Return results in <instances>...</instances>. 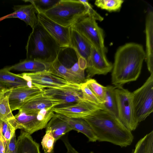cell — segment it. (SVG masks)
<instances>
[{"mask_svg":"<svg viewBox=\"0 0 153 153\" xmlns=\"http://www.w3.org/2000/svg\"><path fill=\"white\" fill-rule=\"evenodd\" d=\"M146 53L142 45L128 43L120 47L115 55L111 73L114 86L121 87L136 80L141 73Z\"/></svg>","mask_w":153,"mask_h":153,"instance_id":"6da1fadb","label":"cell"},{"mask_svg":"<svg viewBox=\"0 0 153 153\" xmlns=\"http://www.w3.org/2000/svg\"><path fill=\"white\" fill-rule=\"evenodd\" d=\"M83 119L92 128L97 141L110 142L121 147L129 146L133 142L134 137L131 131L117 117L103 108Z\"/></svg>","mask_w":153,"mask_h":153,"instance_id":"7a4b0ae2","label":"cell"},{"mask_svg":"<svg viewBox=\"0 0 153 153\" xmlns=\"http://www.w3.org/2000/svg\"><path fill=\"white\" fill-rule=\"evenodd\" d=\"M61 48L38 23L28 37L25 47L26 59L49 64L56 59Z\"/></svg>","mask_w":153,"mask_h":153,"instance_id":"3957f363","label":"cell"},{"mask_svg":"<svg viewBox=\"0 0 153 153\" xmlns=\"http://www.w3.org/2000/svg\"><path fill=\"white\" fill-rule=\"evenodd\" d=\"M90 5L86 0H60L43 13L63 26L71 27L81 19L89 15Z\"/></svg>","mask_w":153,"mask_h":153,"instance_id":"277c9868","label":"cell"},{"mask_svg":"<svg viewBox=\"0 0 153 153\" xmlns=\"http://www.w3.org/2000/svg\"><path fill=\"white\" fill-rule=\"evenodd\" d=\"M132 94L135 115L139 123L153 111V74H150L144 83Z\"/></svg>","mask_w":153,"mask_h":153,"instance_id":"5b68a950","label":"cell"},{"mask_svg":"<svg viewBox=\"0 0 153 153\" xmlns=\"http://www.w3.org/2000/svg\"><path fill=\"white\" fill-rule=\"evenodd\" d=\"M83 36L102 56L106 58L104 44V33L92 17L86 16L71 27Z\"/></svg>","mask_w":153,"mask_h":153,"instance_id":"8992f818","label":"cell"},{"mask_svg":"<svg viewBox=\"0 0 153 153\" xmlns=\"http://www.w3.org/2000/svg\"><path fill=\"white\" fill-rule=\"evenodd\" d=\"M51 109L36 111H19L17 114L14 116L18 129H22L31 135L46 128L48 122L55 114Z\"/></svg>","mask_w":153,"mask_h":153,"instance_id":"52a82bcc","label":"cell"},{"mask_svg":"<svg viewBox=\"0 0 153 153\" xmlns=\"http://www.w3.org/2000/svg\"><path fill=\"white\" fill-rule=\"evenodd\" d=\"M117 117L122 124L131 131L138 125L134 113L132 92L123 87L115 89Z\"/></svg>","mask_w":153,"mask_h":153,"instance_id":"ba28073f","label":"cell"},{"mask_svg":"<svg viewBox=\"0 0 153 153\" xmlns=\"http://www.w3.org/2000/svg\"><path fill=\"white\" fill-rule=\"evenodd\" d=\"M18 75L27 81L30 86L42 89L59 87L70 83L64 79L48 71L24 72Z\"/></svg>","mask_w":153,"mask_h":153,"instance_id":"9c48e42d","label":"cell"},{"mask_svg":"<svg viewBox=\"0 0 153 153\" xmlns=\"http://www.w3.org/2000/svg\"><path fill=\"white\" fill-rule=\"evenodd\" d=\"M43 94L50 98L60 101L62 105L76 103L83 99L80 84L71 83L59 87L44 89Z\"/></svg>","mask_w":153,"mask_h":153,"instance_id":"30bf717a","label":"cell"},{"mask_svg":"<svg viewBox=\"0 0 153 153\" xmlns=\"http://www.w3.org/2000/svg\"><path fill=\"white\" fill-rule=\"evenodd\" d=\"M38 23L55 40L60 47H69L71 27L63 26L42 13H37Z\"/></svg>","mask_w":153,"mask_h":153,"instance_id":"8fae6325","label":"cell"},{"mask_svg":"<svg viewBox=\"0 0 153 153\" xmlns=\"http://www.w3.org/2000/svg\"><path fill=\"white\" fill-rule=\"evenodd\" d=\"M102 107L97 105L83 99L73 103L61 105L52 108L56 114L72 118H82Z\"/></svg>","mask_w":153,"mask_h":153,"instance_id":"7c38bea8","label":"cell"},{"mask_svg":"<svg viewBox=\"0 0 153 153\" xmlns=\"http://www.w3.org/2000/svg\"><path fill=\"white\" fill-rule=\"evenodd\" d=\"M43 90L30 85L9 89L6 93L11 111L19 110L27 101L42 93Z\"/></svg>","mask_w":153,"mask_h":153,"instance_id":"4fadbf2b","label":"cell"},{"mask_svg":"<svg viewBox=\"0 0 153 153\" xmlns=\"http://www.w3.org/2000/svg\"><path fill=\"white\" fill-rule=\"evenodd\" d=\"M113 64L107 58H104L92 47L90 58L86 68L87 78H91L96 75H105L112 71Z\"/></svg>","mask_w":153,"mask_h":153,"instance_id":"5bb4252c","label":"cell"},{"mask_svg":"<svg viewBox=\"0 0 153 153\" xmlns=\"http://www.w3.org/2000/svg\"><path fill=\"white\" fill-rule=\"evenodd\" d=\"M12 13L0 18V22L5 19L18 18L24 21L27 25L32 28L38 23L36 10L31 4L28 5H14Z\"/></svg>","mask_w":153,"mask_h":153,"instance_id":"9a60e30c","label":"cell"},{"mask_svg":"<svg viewBox=\"0 0 153 153\" xmlns=\"http://www.w3.org/2000/svg\"><path fill=\"white\" fill-rule=\"evenodd\" d=\"M59 101L45 95L43 92L30 99L19 110L22 111H36L52 108L62 105Z\"/></svg>","mask_w":153,"mask_h":153,"instance_id":"2e32d148","label":"cell"},{"mask_svg":"<svg viewBox=\"0 0 153 153\" xmlns=\"http://www.w3.org/2000/svg\"><path fill=\"white\" fill-rule=\"evenodd\" d=\"M146 36V60L148 70L153 74V11L149 10L145 24Z\"/></svg>","mask_w":153,"mask_h":153,"instance_id":"e0dca14e","label":"cell"},{"mask_svg":"<svg viewBox=\"0 0 153 153\" xmlns=\"http://www.w3.org/2000/svg\"><path fill=\"white\" fill-rule=\"evenodd\" d=\"M79 55L87 62L90 58L92 46L79 33L71 27L70 45Z\"/></svg>","mask_w":153,"mask_h":153,"instance_id":"ac0fdd59","label":"cell"},{"mask_svg":"<svg viewBox=\"0 0 153 153\" xmlns=\"http://www.w3.org/2000/svg\"><path fill=\"white\" fill-rule=\"evenodd\" d=\"M60 117L65 121L71 127L72 130L81 133L88 139L89 142H96V137L92 128L84 119L68 117L56 114Z\"/></svg>","mask_w":153,"mask_h":153,"instance_id":"d6986e66","label":"cell"},{"mask_svg":"<svg viewBox=\"0 0 153 153\" xmlns=\"http://www.w3.org/2000/svg\"><path fill=\"white\" fill-rule=\"evenodd\" d=\"M49 64L38 61L25 59L13 65L5 67L8 70L38 72L48 71Z\"/></svg>","mask_w":153,"mask_h":153,"instance_id":"ffe728a7","label":"cell"},{"mask_svg":"<svg viewBox=\"0 0 153 153\" xmlns=\"http://www.w3.org/2000/svg\"><path fill=\"white\" fill-rule=\"evenodd\" d=\"M16 146L17 153H41L39 144L23 130L16 140Z\"/></svg>","mask_w":153,"mask_h":153,"instance_id":"44dd1931","label":"cell"},{"mask_svg":"<svg viewBox=\"0 0 153 153\" xmlns=\"http://www.w3.org/2000/svg\"><path fill=\"white\" fill-rule=\"evenodd\" d=\"M46 128V130L51 131L56 142L72 130L68 124L56 113L48 122Z\"/></svg>","mask_w":153,"mask_h":153,"instance_id":"7402d4cb","label":"cell"},{"mask_svg":"<svg viewBox=\"0 0 153 153\" xmlns=\"http://www.w3.org/2000/svg\"><path fill=\"white\" fill-rule=\"evenodd\" d=\"M48 71L64 79L70 83L81 84L69 69L61 64L57 58L53 62L49 64Z\"/></svg>","mask_w":153,"mask_h":153,"instance_id":"603a6c76","label":"cell"},{"mask_svg":"<svg viewBox=\"0 0 153 153\" xmlns=\"http://www.w3.org/2000/svg\"><path fill=\"white\" fill-rule=\"evenodd\" d=\"M0 82L9 88L30 85L27 81L5 67L0 69Z\"/></svg>","mask_w":153,"mask_h":153,"instance_id":"cb8c5ba5","label":"cell"},{"mask_svg":"<svg viewBox=\"0 0 153 153\" xmlns=\"http://www.w3.org/2000/svg\"><path fill=\"white\" fill-rule=\"evenodd\" d=\"M106 87L105 93L103 104V109L117 117V103L115 93L116 87L114 85H108Z\"/></svg>","mask_w":153,"mask_h":153,"instance_id":"d4e9b609","label":"cell"},{"mask_svg":"<svg viewBox=\"0 0 153 153\" xmlns=\"http://www.w3.org/2000/svg\"><path fill=\"white\" fill-rule=\"evenodd\" d=\"M133 153H153V131L137 142Z\"/></svg>","mask_w":153,"mask_h":153,"instance_id":"484cf974","label":"cell"},{"mask_svg":"<svg viewBox=\"0 0 153 153\" xmlns=\"http://www.w3.org/2000/svg\"><path fill=\"white\" fill-rule=\"evenodd\" d=\"M89 89L102 102L104 101L106 91V86L98 83L94 79L87 78L85 82Z\"/></svg>","mask_w":153,"mask_h":153,"instance_id":"4316f807","label":"cell"},{"mask_svg":"<svg viewBox=\"0 0 153 153\" xmlns=\"http://www.w3.org/2000/svg\"><path fill=\"white\" fill-rule=\"evenodd\" d=\"M6 92L0 100V120L9 121L13 119L14 116L10 109Z\"/></svg>","mask_w":153,"mask_h":153,"instance_id":"83f0119b","label":"cell"},{"mask_svg":"<svg viewBox=\"0 0 153 153\" xmlns=\"http://www.w3.org/2000/svg\"><path fill=\"white\" fill-rule=\"evenodd\" d=\"M60 0H26L25 2H30L34 7L36 13H44L52 8L57 4Z\"/></svg>","mask_w":153,"mask_h":153,"instance_id":"f1b7e54d","label":"cell"},{"mask_svg":"<svg viewBox=\"0 0 153 153\" xmlns=\"http://www.w3.org/2000/svg\"><path fill=\"white\" fill-rule=\"evenodd\" d=\"M124 1L123 0H97L94 4L101 9L109 12L116 11L120 9Z\"/></svg>","mask_w":153,"mask_h":153,"instance_id":"f546056e","label":"cell"},{"mask_svg":"<svg viewBox=\"0 0 153 153\" xmlns=\"http://www.w3.org/2000/svg\"><path fill=\"white\" fill-rule=\"evenodd\" d=\"M80 85L84 99L103 108V102L94 95L85 82L80 84Z\"/></svg>","mask_w":153,"mask_h":153,"instance_id":"4dcf8cb0","label":"cell"},{"mask_svg":"<svg viewBox=\"0 0 153 153\" xmlns=\"http://www.w3.org/2000/svg\"><path fill=\"white\" fill-rule=\"evenodd\" d=\"M56 141L51 131L46 130L45 134L42 140L41 144L45 153H50L53 151Z\"/></svg>","mask_w":153,"mask_h":153,"instance_id":"1f68e13d","label":"cell"},{"mask_svg":"<svg viewBox=\"0 0 153 153\" xmlns=\"http://www.w3.org/2000/svg\"><path fill=\"white\" fill-rule=\"evenodd\" d=\"M4 153H17L15 134L8 142H4Z\"/></svg>","mask_w":153,"mask_h":153,"instance_id":"d6a6232c","label":"cell"},{"mask_svg":"<svg viewBox=\"0 0 153 153\" xmlns=\"http://www.w3.org/2000/svg\"><path fill=\"white\" fill-rule=\"evenodd\" d=\"M62 140L66 149V153H79L71 145L67 136L63 137Z\"/></svg>","mask_w":153,"mask_h":153,"instance_id":"836d02e7","label":"cell"},{"mask_svg":"<svg viewBox=\"0 0 153 153\" xmlns=\"http://www.w3.org/2000/svg\"><path fill=\"white\" fill-rule=\"evenodd\" d=\"M4 140L0 130V153H4Z\"/></svg>","mask_w":153,"mask_h":153,"instance_id":"e575fe53","label":"cell"},{"mask_svg":"<svg viewBox=\"0 0 153 153\" xmlns=\"http://www.w3.org/2000/svg\"><path fill=\"white\" fill-rule=\"evenodd\" d=\"M9 88H4L0 89V100H1L6 92Z\"/></svg>","mask_w":153,"mask_h":153,"instance_id":"d590c367","label":"cell"},{"mask_svg":"<svg viewBox=\"0 0 153 153\" xmlns=\"http://www.w3.org/2000/svg\"><path fill=\"white\" fill-rule=\"evenodd\" d=\"M9 88L7 86L0 82V89Z\"/></svg>","mask_w":153,"mask_h":153,"instance_id":"8d00e7d4","label":"cell"},{"mask_svg":"<svg viewBox=\"0 0 153 153\" xmlns=\"http://www.w3.org/2000/svg\"><path fill=\"white\" fill-rule=\"evenodd\" d=\"M53 153V151H52L51 153Z\"/></svg>","mask_w":153,"mask_h":153,"instance_id":"74e56055","label":"cell"}]
</instances>
